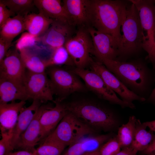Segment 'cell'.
I'll return each instance as SVG.
<instances>
[{"instance_id":"cell-7","label":"cell","mask_w":155,"mask_h":155,"mask_svg":"<svg viewBox=\"0 0 155 155\" xmlns=\"http://www.w3.org/2000/svg\"><path fill=\"white\" fill-rule=\"evenodd\" d=\"M64 46L77 68L84 69L90 65L92 59L90 55L92 54L93 43L87 28H78Z\"/></svg>"},{"instance_id":"cell-12","label":"cell","mask_w":155,"mask_h":155,"mask_svg":"<svg viewBox=\"0 0 155 155\" xmlns=\"http://www.w3.org/2000/svg\"><path fill=\"white\" fill-rule=\"evenodd\" d=\"M53 20L50 27L40 38L44 44L54 50L64 46L76 31L75 26L67 22Z\"/></svg>"},{"instance_id":"cell-19","label":"cell","mask_w":155,"mask_h":155,"mask_svg":"<svg viewBox=\"0 0 155 155\" xmlns=\"http://www.w3.org/2000/svg\"><path fill=\"white\" fill-rule=\"evenodd\" d=\"M25 101L10 103H0V129L1 134L12 135L19 113L24 107Z\"/></svg>"},{"instance_id":"cell-40","label":"cell","mask_w":155,"mask_h":155,"mask_svg":"<svg viewBox=\"0 0 155 155\" xmlns=\"http://www.w3.org/2000/svg\"><path fill=\"white\" fill-rule=\"evenodd\" d=\"M143 123L149 128L150 131L155 132V120L144 122Z\"/></svg>"},{"instance_id":"cell-29","label":"cell","mask_w":155,"mask_h":155,"mask_svg":"<svg viewBox=\"0 0 155 155\" xmlns=\"http://www.w3.org/2000/svg\"><path fill=\"white\" fill-rule=\"evenodd\" d=\"M65 147L55 141L45 139L33 152L37 155H61Z\"/></svg>"},{"instance_id":"cell-13","label":"cell","mask_w":155,"mask_h":155,"mask_svg":"<svg viewBox=\"0 0 155 155\" xmlns=\"http://www.w3.org/2000/svg\"><path fill=\"white\" fill-rule=\"evenodd\" d=\"M93 43L92 54L100 62L103 59L116 60L118 45L111 36L99 32L93 27H87Z\"/></svg>"},{"instance_id":"cell-34","label":"cell","mask_w":155,"mask_h":155,"mask_svg":"<svg viewBox=\"0 0 155 155\" xmlns=\"http://www.w3.org/2000/svg\"><path fill=\"white\" fill-rule=\"evenodd\" d=\"M15 15L0 0V27L11 16Z\"/></svg>"},{"instance_id":"cell-39","label":"cell","mask_w":155,"mask_h":155,"mask_svg":"<svg viewBox=\"0 0 155 155\" xmlns=\"http://www.w3.org/2000/svg\"><path fill=\"white\" fill-rule=\"evenodd\" d=\"M7 155H37L33 152L22 150L16 152H12Z\"/></svg>"},{"instance_id":"cell-21","label":"cell","mask_w":155,"mask_h":155,"mask_svg":"<svg viewBox=\"0 0 155 155\" xmlns=\"http://www.w3.org/2000/svg\"><path fill=\"white\" fill-rule=\"evenodd\" d=\"M34 3L39 12L46 17L53 20L66 21L72 24L67 11L61 5L60 0H34Z\"/></svg>"},{"instance_id":"cell-43","label":"cell","mask_w":155,"mask_h":155,"mask_svg":"<svg viewBox=\"0 0 155 155\" xmlns=\"http://www.w3.org/2000/svg\"></svg>"},{"instance_id":"cell-5","label":"cell","mask_w":155,"mask_h":155,"mask_svg":"<svg viewBox=\"0 0 155 155\" xmlns=\"http://www.w3.org/2000/svg\"><path fill=\"white\" fill-rule=\"evenodd\" d=\"M95 131L68 111L54 131L44 139L55 141L66 147Z\"/></svg>"},{"instance_id":"cell-41","label":"cell","mask_w":155,"mask_h":155,"mask_svg":"<svg viewBox=\"0 0 155 155\" xmlns=\"http://www.w3.org/2000/svg\"><path fill=\"white\" fill-rule=\"evenodd\" d=\"M148 100L155 105V87L152 90Z\"/></svg>"},{"instance_id":"cell-36","label":"cell","mask_w":155,"mask_h":155,"mask_svg":"<svg viewBox=\"0 0 155 155\" xmlns=\"http://www.w3.org/2000/svg\"><path fill=\"white\" fill-rule=\"evenodd\" d=\"M138 152L131 145L121 149L116 155H137Z\"/></svg>"},{"instance_id":"cell-8","label":"cell","mask_w":155,"mask_h":155,"mask_svg":"<svg viewBox=\"0 0 155 155\" xmlns=\"http://www.w3.org/2000/svg\"><path fill=\"white\" fill-rule=\"evenodd\" d=\"M72 71L83 80L87 88L100 98L119 105L123 108H135V105L133 103L125 102L119 98L94 71L76 68Z\"/></svg>"},{"instance_id":"cell-32","label":"cell","mask_w":155,"mask_h":155,"mask_svg":"<svg viewBox=\"0 0 155 155\" xmlns=\"http://www.w3.org/2000/svg\"><path fill=\"white\" fill-rule=\"evenodd\" d=\"M39 40L40 37H35L27 32H24L17 41L15 48L19 52L24 49H29L35 45Z\"/></svg>"},{"instance_id":"cell-42","label":"cell","mask_w":155,"mask_h":155,"mask_svg":"<svg viewBox=\"0 0 155 155\" xmlns=\"http://www.w3.org/2000/svg\"><path fill=\"white\" fill-rule=\"evenodd\" d=\"M98 150L89 153H87L82 155H97V151Z\"/></svg>"},{"instance_id":"cell-17","label":"cell","mask_w":155,"mask_h":155,"mask_svg":"<svg viewBox=\"0 0 155 155\" xmlns=\"http://www.w3.org/2000/svg\"><path fill=\"white\" fill-rule=\"evenodd\" d=\"M85 136L68 146L61 155H82L96 151L113 137L110 134Z\"/></svg>"},{"instance_id":"cell-27","label":"cell","mask_w":155,"mask_h":155,"mask_svg":"<svg viewBox=\"0 0 155 155\" xmlns=\"http://www.w3.org/2000/svg\"><path fill=\"white\" fill-rule=\"evenodd\" d=\"M136 120L134 116H131L127 123L118 128L116 137L121 149L131 145L134 136Z\"/></svg>"},{"instance_id":"cell-14","label":"cell","mask_w":155,"mask_h":155,"mask_svg":"<svg viewBox=\"0 0 155 155\" xmlns=\"http://www.w3.org/2000/svg\"><path fill=\"white\" fill-rule=\"evenodd\" d=\"M26 69L19 51L15 48L8 50L0 63V78H5L24 86Z\"/></svg>"},{"instance_id":"cell-22","label":"cell","mask_w":155,"mask_h":155,"mask_svg":"<svg viewBox=\"0 0 155 155\" xmlns=\"http://www.w3.org/2000/svg\"><path fill=\"white\" fill-rule=\"evenodd\" d=\"M29 99L24 86L0 78V103H9L17 100L26 101Z\"/></svg>"},{"instance_id":"cell-18","label":"cell","mask_w":155,"mask_h":155,"mask_svg":"<svg viewBox=\"0 0 155 155\" xmlns=\"http://www.w3.org/2000/svg\"><path fill=\"white\" fill-rule=\"evenodd\" d=\"M91 0H64L63 5L72 24L78 28L89 26Z\"/></svg>"},{"instance_id":"cell-15","label":"cell","mask_w":155,"mask_h":155,"mask_svg":"<svg viewBox=\"0 0 155 155\" xmlns=\"http://www.w3.org/2000/svg\"><path fill=\"white\" fill-rule=\"evenodd\" d=\"M49 106L46 105H41L37 110L29 125L21 136L16 149L33 152L35 146L41 141L40 116L44 111Z\"/></svg>"},{"instance_id":"cell-10","label":"cell","mask_w":155,"mask_h":155,"mask_svg":"<svg viewBox=\"0 0 155 155\" xmlns=\"http://www.w3.org/2000/svg\"><path fill=\"white\" fill-rule=\"evenodd\" d=\"M136 7L144 31H146V40L143 49L148 54L155 42V3L152 0H130Z\"/></svg>"},{"instance_id":"cell-31","label":"cell","mask_w":155,"mask_h":155,"mask_svg":"<svg viewBox=\"0 0 155 155\" xmlns=\"http://www.w3.org/2000/svg\"><path fill=\"white\" fill-rule=\"evenodd\" d=\"M121 149L116 135L104 143L97 151V155H116Z\"/></svg>"},{"instance_id":"cell-9","label":"cell","mask_w":155,"mask_h":155,"mask_svg":"<svg viewBox=\"0 0 155 155\" xmlns=\"http://www.w3.org/2000/svg\"><path fill=\"white\" fill-rule=\"evenodd\" d=\"M24 85L29 99L41 103L53 101V94L49 78L46 72L38 73L26 71Z\"/></svg>"},{"instance_id":"cell-35","label":"cell","mask_w":155,"mask_h":155,"mask_svg":"<svg viewBox=\"0 0 155 155\" xmlns=\"http://www.w3.org/2000/svg\"><path fill=\"white\" fill-rule=\"evenodd\" d=\"M11 42L2 37H0V63L5 57Z\"/></svg>"},{"instance_id":"cell-2","label":"cell","mask_w":155,"mask_h":155,"mask_svg":"<svg viewBox=\"0 0 155 155\" xmlns=\"http://www.w3.org/2000/svg\"><path fill=\"white\" fill-rule=\"evenodd\" d=\"M65 104L68 111L95 131H111L119 127V119L115 113L99 104L80 100Z\"/></svg>"},{"instance_id":"cell-37","label":"cell","mask_w":155,"mask_h":155,"mask_svg":"<svg viewBox=\"0 0 155 155\" xmlns=\"http://www.w3.org/2000/svg\"><path fill=\"white\" fill-rule=\"evenodd\" d=\"M141 152L144 155H155V135L148 146L145 150Z\"/></svg>"},{"instance_id":"cell-38","label":"cell","mask_w":155,"mask_h":155,"mask_svg":"<svg viewBox=\"0 0 155 155\" xmlns=\"http://www.w3.org/2000/svg\"><path fill=\"white\" fill-rule=\"evenodd\" d=\"M147 58L152 63L153 68L155 69V42L149 53Z\"/></svg>"},{"instance_id":"cell-30","label":"cell","mask_w":155,"mask_h":155,"mask_svg":"<svg viewBox=\"0 0 155 155\" xmlns=\"http://www.w3.org/2000/svg\"><path fill=\"white\" fill-rule=\"evenodd\" d=\"M50 66L64 64L72 65L74 63L64 46L53 50L51 56L49 59Z\"/></svg>"},{"instance_id":"cell-11","label":"cell","mask_w":155,"mask_h":155,"mask_svg":"<svg viewBox=\"0 0 155 155\" xmlns=\"http://www.w3.org/2000/svg\"><path fill=\"white\" fill-rule=\"evenodd\" d=\"M90 65L92 70L98 74L106 85L117 93L123 101L132 103L135 100L143 102L146 100L144 97L137 94L128 88L102 63L92 59Z\"/></svg>"},{"instance_id":"cell-4","label":"cell","mask_w":155,"mask_h":155,"mask_svg":"<svg viewBox=\"0 0 155 155\" xmlns=\"http://www.w3.org/2000/svg\"><path fill=\"white\" fill-rule=\"evenodd\" d=\"M121 29L123 33L118 46V57L126 58L143 49L146 40L138 10L132 3L128 7Z\"/></svg>"},{"instance_id":"cell-3","label":"cell","mask_w":155,"mask_h":155,"mask_svg":"<svg viewBox=\"0 0 155 155\" xmlns=\"http://www.w3.org/2000/svg\"><path fill=\"white\" fill-rule=\"evenodd\" d=\"M100 62L135 94L140 96L146 91L149 76L144 63L139 61L126 62L106 59Z\"/></svg>"},{"instance_id":"cell-1","label":"cell","mask_w":155,"mask_h":155,"mask_svg":"<svg viewBox=\"0 0 155 155\" xmlns=\"http://www.w3.org/2000/svg\"><path fill=\"white\" fill-rule=\"evenodd\" d=\"M128 6L123 0H91L89 26L112 36L118 46Z\"/></svg>"},{"instance_id":"cell-26","label":"cell","mask_w":155,"mask_h":155,"mask_svg":"<svg viewBox=\"0 0 155 155\" xmlns=\"http://www.w3.org/2000/svg\"><path fill=\"white\" fill-rule=\"evenodd\" d=\"M147 128L139 119H137L134 136L131 145L138 152L145 150L154 137V132L147 131Z\"/></svg>"},{"instance_id":"cell-28","label":"cell","mask_w":155,"mask_h":155,"mask_svg":"<svg viewBox=\"0 0 155 155\" xmlns=\"http://www.w3.org/2000/svg\"><path fill=\"white\" fill-rule=\"evenodd\" d=\"M11 11L17 15L24 17L34 5L33 0H0Z\"/></svg>"},{"instance_id":"cell-6","label":"cell","mask_w":155,"mask_h":155,"mask_svg":"<svg viewBox=\"0 0 155 155\" xmlns=\"http://www.w3.org/2000/svg\"><path fill=\"white\" fill-rule=\"evenodd\" d=\"M46 70L52 91L57 97V100L62 102L71 94L86 90L85 86L72 71L56 66H50Z\"/></svg>"},{"instance_id":"cell-20","label":"cell","mask_w":155,"mask_h":155,"mask_svg":"<svg viewBox=\"0 0 155 155\" xmlns=\"http://www.w3.org/2000/svg\"><path fill=\"white\" fill-rule=\"evenodd\" d=\"M41 104L38 100H33L30 105L24 107L20 111L11 138V144L14 149H16L21 136L29 125Z\"/></svg>"},{"instance_id":"cell-23","label":"cell","mask_w":155,"mask_h":155,"mask_svg":"<svg viewBox=\"0 0 155 155\" xmlns=\"http://www.w3.org/2000/svg\"><path fill=\"white\" fill-rule=\"evenodd\" d=\"M26 30L37 37L42 36L49 28L53 20L39 12L28 14L24 17Z\"/></svg>"},{"instance_id":"cell-24","label":"cell","mask_w":155,"mask_h":155,"mask_svg":"<svg viewBox=\"0 0 155 155\" xmlns=\"http://www.w3.org/2000/svg\"><path fill=\"white\" fill-rule=\"evenodd\" d=\"M19 52L26 69L29 71L43 73L50 66L49 59L42 58L29 49H24Z\"/></svg>"},{"instance_id":"cell-25","label":"cell","mask_w":155,"mask_h":155,"mask_svg":"<svg viewBox=\"0 0 155 155\" xmlns=\"http://www.w3.org/2000/svg\"><path fill=\"white\" fill-rule=\"evenodd\" d=\"M0 28V37L12 42L15 37L26 30L24 17L16 15L10 18Z\"/></svg>"},{"instance_id":"cell-33","label":"cell","mask_w":155,"mask_h":155,"mask_svg":"<svg viewBox=\"0 0 155 155\" xmlns=\"http://www.w3.org/2000/svg\"><path fill=\"white\" fill-rule=\"evenodd\" d=\"M0 140V155H7L13 152L14 149L11 142L12 135L7 134H1Z\"/></svg>"},{"instance_id":"cell-16","label":"cell","mask_w":155,"mask_h":155,"mask_svg":"<svg viewBox=\"0 0 155 155\" xmlns=\"http://www.w3.org/2000/svg\"><path fill=\"white\" fill-rule=\"evenodd\" d=\"M54 102V106L48 107L44 111L40 116V141H42L54 131L68 112L65 103L57 100Z\"/></svg>"}]
</instances>
